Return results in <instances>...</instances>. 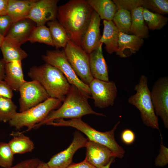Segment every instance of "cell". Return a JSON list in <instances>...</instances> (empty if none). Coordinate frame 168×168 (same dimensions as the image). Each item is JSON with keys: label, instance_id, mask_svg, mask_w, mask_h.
I'll return each mask as SVG.
<instances>
[{"label": "cell", "instance_id": "19", "mask_svg": "<svg viewBox=\"0 0 168 168\" xmlns=\"http://www.w3.org/2000/svg\"><path fill=\"white\" fill-rule=\"evenodd\" d=\"M103 35L100 41L105 45L106 52L109 54L116 53L118 49L119 31L112 21H103Z\"/></svg>", "mask_w": 168, "mask_h": 168}, {"label": "cell", "instance_id": "35", "mask_svg": "<svg viewBox=\"0 0 168 168\" xmlns=\"http://www.w3.org/2000/svg\"><path fill=\"white\" fill-rule=\"evenodd\" d=\"M13 23L7 14L0 16V35L4 37Z\"/></svg>", "mask_w": 168, "mask_h": 168}, {"label": "cell", "instance_id": "32", "mask_svg": "<svg viewBox=\"0 0 168 168\" xmlns=\"http://www.w3.org/2000/svg\"><path fill=\"white\" fill-rule=\"evenodd\" d=\"M142 7L161 15L168 13L167 0H143Z\"/></svg>", "mask_w": 168, "mask_h": 168}, {"label": "cell", "instance_id": "34", "mask_svg": "<svg viewBox=\"0 0 168 168\" xmlns=\"http://www.w3.org/2000/svg\"><path fill=\"white\" fill-rule=\"evenodd\" d=\"M161 136L160 148L158 155L156 157L155 160V165L156 166H164L168 163V148L163 143Z\"/></svg>", "mask_w": 168, "mask_h": 168}, {"label": "cell", "instance_id": "9", "mask_svg": "<svg viewBox=\"0 0 168 168\" xmlns=\"http://www.w3.org/2000/svg\"><path fill=\"white\" fill-rule=\"evenodd\" d=\"M88 86L96 107L104 108L114 105L118 91L114 81L106 82L93 78Z\"/></svg>", "mask_w": 168, "mask_h": 168}, {"label": "cell", "instance_id": "5", "mask_svg": "<svg viewBox=\"0 0 168 168\" xmlns=\"http://www.w3.org/2000/svg\"><path fill=\"white\" fill-rule=\"evenodd\" d=\"M136 93L128 99V103L135 106L140 112L142 121L147 127L159 130L158 118L152 104L148 79L142 75L134 87Z\"/></svg>", "mask_w": 168, "mask_h": 168}, {"label": "cell", "instance_id": "30", "mask_svg": "<svg viewBox=\"0 0 168 168\" xmlns=\"http://www.w3.org/2000/svg\"><path fill=\"white\" fill-rule=\"evenodd\" d=\"M17 109L11 99L0 96V121H10L16 112Z\"/></svg>", "mask_w": 168, "mask_h": 168}, {"label": "cell", "instance_id": "37", "mask_svg": "<svg viewBox=\"0 0 168 168\" xmlns=\"http://www.w3.org/2000/svg\"><path fill=\"white\" fill-rule=\"evenodd\" d=\"M13 90L4 81H0V96L11 99L13 96Z\"/></svg>", "mask_w": 168, "mask_h": 168}, {"label": "cell", "instance_id": "23", "mask_svg": "<svg viewBox=\"0 0 168 168\" xmlns=\"http://www.w3.org/2000/svg\"><path fill=\"white\" fill-rule=\"evenodd\" d=\"M87 2L99 15L101 19L113 21L117 10V7L111 0H87Z\"/></svg>", "mask_w": 168, "mask_h": 168}, {"label": "cell", "instance_id": "41", "mask_svg": "<svg viewBox=\"0 0 168 168\" xmlns=\"http://www.w3.org/2000/svg\"><path fill=\"white\" fill-rule=\"evenodd\" d=\"M5 64L3 58L0 59V81L3 80L5 77Z\"/></svg>", "mask_w": 168, "mask_h": 168}, {"label": "cell", "instance_id": "11", "mask_svg": "<svg viewBox=\"0 0 168 168\" xmlns=\"http://www.w3.org/2000/svg\"><path fill=\"white\" fill-rule=\"evenodd\" d=\"M152 100L156 115L160 117L165 127L168 128V77L158 79L151 92Z\"/></svg>", "mask_w": 168, "mask_h": 168}, {"label": "cell", "instance_id": "43", "mask_svg": "<svg viewBox=\"0 0 168 168\" xmlns=\"http://www.w3.org/2000/svg\"><path fill=\"white\" fill-rule=\"evenodd\" d=\"M114 158H112L110 161L106 165L102 167L101 168H110V166L111 163L114 161Z\"/></svg>", "mask_w": 168, "mask_h": 168}, {"label": "cell", "instance_id": "28", "mask_svg": "<svg viewBox=\"0 0 168 168\" xmlns=\"http://www.w3.org/2000/svg\"><path fill=\"white\" fill-rule=\"evenodd\" d=\"M112 21L120 32L127 34L130 31L132 22L130 12L123 9L117 10Z\"/></svg>", "mask_w": 168, "mask_h": 168}, {"label": "cell", "instance_id": "18", "mask_svg": "<svg viewBox=\"0 0 168 168\" xmlns=\"http://www.w3.org/2000/svg\"><path fill=\"white\" fill-rule=\"evenodd\" d=\"M3 80L15 91H19L26 81L24 79L21 61H14L6 63L5 77Z\"/></svg>", "mask_w": 168, "mask_h": 168}, {"label": "cell", "instance_id": "4", "mask_svg": "<svg viewBox=\"0 0 168 168\" xmlns=\"http://www.w3.org/2000/svg\"><path fill=\"white\" fill-rule=\"evenodd\" d=\"M120 121H118L110 130L101 132L96 130L83 122L81 118L71 119L66 120L63 119L55 120L47 125L55 126H69L73 127L81 131L87 137L88 140L103 145L113 152L115 157L122 158L125 151L115 140L114 132Z\"/></svg>", "mask_w": 168, "mask_h": 168}, {"label": "cell", "instance_id": "1", "mask_svg": "<svg viewBox=\"0 0 168 168\" xmlns=\"http://www.w3.org/2000/svg\"><path fill=\"white\" fill-rule=\"evenodd\" d=\"M93 11L85 0H71L58 7L57 21L65 29L70 40L80 46Z\"/></svg>", "mask_w": 168, "mask_h": 168}, {"label": "cell", "instance_id": "8", "mask_svg": "<svg viewBox=\"0 0 168 168\" xmlns=\"http://www.w3.org/2000/svg\"><path fill=\"white\" fill-rule=\"evenodd\" d=\"M63 49L68 61L77 77L88 85L93 79L90 71L89 54L71 40Z\"/></svg>", "mask_w": 168, "mask_h": 168}, {"label": "cell", "instance_id": "29", "mask_svg": "<svg viewBox=\"0 0 168 168\" xmlns=\"http://www.w3.org/2000/svg\"><path fill=\"white\" fill-rule=\"evenodd\" d=\"M28 41L32 43L39 42L54 46L49 29L45 25L36 26Z\"/></svg>", "mask_w": 168, "mask_h": 168}, {"label": "cell", "instance_id": "21", "mask_svg": "<svg viewBox=\"0 0 168 168\" xmlns=\"http://www.w3.org/2000/svg\"><path fill=\"white\" fill-rule=\"evenodd\" d=\"M21 45L13 40L4 37L0 49L6 63L14 61H21L27 57V53L21 48Z\"/></svg>", "mask_w": 168, "mask_h": 168}, {"label": "cell", "instance_id": "12", "mask_svg": "<svg viewBox=\"0 0 168 168\" xmlns=\"http://www.w3.org/2000/svg\"><path fill=\"white\" fill-rule=\"evenodd\" d=\"M58 0H36L26 18L33 21L36 26L44 25L56 19Z\"/></svg>", "mask_w": 168, "mask_h": 168}, {"label": "cell", "instance_id": "44", "mask_svg": "<svg viewBox=\"0 0 168 168\" xmlns=\"http://www.w3.org/2000/svg\"><path fill=\"white\" fill-rule=\"evenodd\" d=\"M4 37L0 35V47L4 39Z\"/></svg>", "mask_w": 168, "mask_h": 168}, {"label": "cell", "instance_id": "2", "mask_svg": "<svg viewBox=\"0 0 168 168\" xmlns=\"http://www.w3.org/2000/svg\"><path fill=\"white\" fill-rule=\"evenodd\" d=\"M91 97L74 86L71 85L63 104L58 109L51 111L42 121L35 125L33 128H38L60 119L81 118L89 114L105 116L103 114L96 112L93 110L88 102V99Z\"/></svg>", "mask_w": 168, "mask_h": 168}, {"label": "cell", "instance_id": "24", "mask_svg": "<svg viewBox=\"0 0 168 168\" xmlns=\"http://www.w3.org/2000/svg\"><path fill=\"white\" fill-rule=\"evenodd\" d=\"M143 9L142 7H140L130 12L132 22L130 31L138 37L147 39L149 36V32L143 17Z\"/></svg>", "mask_w": 168, "mask_h": 168}, {"label": "cell", "instance_id": "25", "mask_svg": "<svg viewBox=\"0 0 168 168\" xmlns=\"http://www.w3.org/2000/svg\"><path fill=\"white\" fill-rule=\"evenodd\" d=\"M54 46L57 49L64 48L68 41L70 40L65 29L55 19L47 23Z\"/></svg>", "mask_w": 168, "mask_h": 168}, {"label": "cell", "instance_id": "40", "mask_svg": "<svg viewBox=\"0 0 168 168\" xmlns=\"http://www.w3.org/2000/svg\"><path fill=\"white\" fill-rule=\"evenodd\" d=\"M8 0H0V16L7 14Z\"/></svg>", "mask_w": 168, "mask_h": 168}, {"label": "cell", "instance_id": "38", "mask_svg": "<svg viewBox=\"0 0 168 168\" xmlns=\"http://www.w3.org/2000/svg\"><path fill=\"white\" fill-rule=\"evenodd\" d=\"M123 142L125 144L130 145L135 140V135L131 130L126 129L124 130L121 135Z\"/></svg>", "mask_w": 168, "mask_h": 168}, {"label": "cell", "instance_id": "26", "mask_svg": "<svg viewBox=\"0 0 168 168\" xmlns=\"http://www.w3.org/2000/svg\"><path fill=\"white\" fill-rule=\"evenodd\" d=\"M8 144L13 153L22 154L31 152L34 148V144L30 138L21 133H17Z\"/></svg>", "mask_w": 168, "mask_h": 168}, {"label": "cell", "instance_id": "6", "mask_svg": "<svg viewBox=\"0 0 168 168\" xmlns=\"http://www.w3.org/2000/svg\"><path fill=\"white\" fill-rule=\"evenodd\" d=\"M60 100L50 97L44 101L24 112H16L9 124L12 127L20 130L27 127L26 131L32 129L36 124L42 121L52 111L58 109L61 105Z\"/></svg>", "mask_w": 168, "mask_h": 168}, {"label": "cell", "instance_id": "39", "mask_svg": "<svg viewBox=\"0 0 168 168\" xmlns=\"http://www.w3.org/2000/svg\"><path fill=\"white\" fill-rule=\"evenodd\" d=\"M67 168H96L84 160L77 163H72Z\"/></svg>", "mask_w": 168, "mask_h": 168}, {"label": "cell", "instance_id": "22", "mask_svg": "<svg viewBox=\"0 0 168 168\" xmlns=\"http://www.w3.org/2000/svg\"><path fill=\"white\" fill-rule=\"evenodd\" d=\"M36 0H8L7 15L13 22L26 18Z\"/></svg>", "mask_w": 168, "mask_h": 168}, {"label": "cell", "instance_id": "27", "mask_svg": "<svg viewBox=\"0 0 168 168\" xmlns=\"http://www.w3.org/2000/svg\"><path fill=\"white\" fill-rule=\"evenodd\" d=\"M142 14L148 29L151 30H159L167 24L168 18L163 15L151 12L143 8Z\"/></svg>", "mask_w": 168, "mask_h": 168}, {"label": "cell", "instance_id": "20", "mask_svg": "<svg viewBox=\"0 0 168 168\" xmlns=\"http://www.w3.org/2000/svg\"><path fill=\"white\" fill-rule=\"evenodd\" d=\"M144 43L143 39L134 35H129L119 32L118 40V49L116 53L121 58L126 57V50L129 55L136 53Z\"/></svg>", "mask_w": 168, "mask_h": 168}, {"label": "cell", "instance_id": "36", "mask_svg": "<svg viewBox=\"0 0 168 168\" xmlns=\"http://www.w3.org/2000/svg\"><path fill=\"white\" fill-rule=\"evenodd\" d=\"M41 161L37 158L28 159L22 161L8 168H35Z\"/></svg>", "mask_w": 168, "mask_h": 168}, {"label": "cell", "instance_id": "10", "mask_svg": "<svg viewBox=\"0 0 168 168\" xmlns=\"http://www.w3.org/2000/svg\"><path fill=\"white\" fill-rule=\"evenodd\" d=\"M19 91L20 93V112L25 111L50 97L43 86L35 80L26 81Z\"/></svg>", "mask_w": 168, "mask_h": 168}, {"label": "cell", "instance_id": "42", "mask_svg": "<svg viewBox=\"0 0 168 168\" xmlns=\"http://www.w3.org/2000/svg\"><path fill=\"white\" fill-rule=\"evenodd\" d=\"M35 168H50L47 163L40 161L39 165Z\"/></svg>", "mask_w": 168, "mask_h": 168}, {"label": "cell", "instance_id": "31", "mask_svg": "<svg viewBox=\"0 0 168 168\" xmlns=\"http://www.w3.org/2000/svg\"><path fill=\"white\" fill-rule=\"evenodd\" d=\"M14 154L8 143L0 142V166L8 168L13 165Z\"/></svg>", "mask_w": 168, "mask_h": 168}, {"label": "cell", "instance_id": "15", "mask_svg": "<svg viewBox=\"0 0 168 168\" xmlns=\"http://www.w3.org/2000/svg\"><path fill=\"white\" fill-rule=\"evenodd\" d=\"M100 20L98 14L93 10L89 25L81 42V47L88 54L95 50L100 43Z\"/></svg>", "mask_w": 168, "mask_h": 168}, {"label": "cell", "instance_id": "3", "mask_svg": "<svg viewBox=\"0 0 168 168\" xmlns=\"http://www.w3.org/2000/svg\"><path fill=\"white\" fill-rule=\"evenodd\" d=\"M28 75L32 80L39 82L50 97L58 99L62 102L71 86L59 70L47 63L31 67Z\"/></svg>", "mask_w": 168, "mask_h": 168}, {"label": "cell", "instance_id": "13", "mask_svg": "<svg viewBox=\"0 0 168 168\" xmlns=\"http://www.w3.org/2000/svg\"><path fill=\"white\" fill-rule=\"evenodd\" d=\"M87 139L76 131L72 142L66 149L53 156L47 163L50 168H67L72 163L73 155L81 148L85 147Z\"/></svg>", "mask_w": 168, "mask_h": 168}, {"label": "cell", "instance_id": "17", "mask_svg": "<svg viewBox=\"0 0 168 168\" xmlns=\"http://www.w3.org/2000/svg\"><path fill=\"white\" fill-rule=\"evenodd\" d=\"M98 47L89 55L90 68L93 78L108 82L109 81L107 65L103 54L102 45Z\"/></svg>", "mask_w": 168, "mask_h": 168}, {"label": "cell", "instance_id": "16", "mask_svg": "<svg viewBox=\"0 0 168 168\" xmlns=\"http://www.w3.org/2000/svg\"><path fill=\"white\" fill-rule=\"evenodd\" d=\"M36 24L28 18L14 22L4 37L11 39L20 45L28 41Z\"/></svg>", "mask_w": 168, "mask_h": 168}, {"label": "cell", "instance_id": "14", "mask_svg": "<svg viewBox=\"0 0 168 168\" xmlns=\"http://www.w3.org/2000/svg\"><path fill=\"white\" fill-rule=\"evenodd\" d=\"M85 147L86 151L85 160L96 168H101L115 158L108 148L98 143L88 140Z\"/></svg>", "mask_w": 168, "mask_h": 168}, {"label": "cell", "instance_id": "33", "mask_svg": "<svg viewBox=\"0 0 168 168\" xmlns=\"http://www.w3.org/2000/svg\"><path fill=\"white\" fill-rule=\"evenodd\" d=\"M117 9H123L130 12L135 8L142 7L143 0H113Z\"/></svg>", "mask_w": 168, "mask_h": 168}, {"label": "cell", "instance_id": "7", "mask_svg": "<svg viewBox=\"0 0 168 168\" xmlns=\"http://www.w3.org/2000/svg\"><path fill=\"white\" fill-rule=\"evenodd\" d=\"M42 58L45 63L59 70L71 85L74 86L85 94L91 96L88 85L77 77L68 61L63 49L48 50L42 56Z\"/></svg>", "mask_w": 168, "mask_h": 168}]
</instances>
